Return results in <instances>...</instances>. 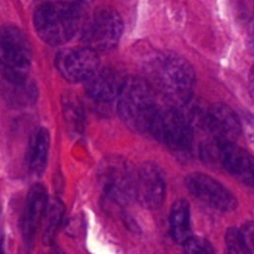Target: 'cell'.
I'll use <instances>...</instances> for the list:
<instances>
[{"label": "cell", "instance_id": "6da1fadb", "mask_svg": "<svg viewBox=\"0 0 254 254\" xmlns=\"http://www.w3.org/2000/svg\"><path fill=\"white\" fill-rule=\"evenodd\" d=\"M145 81L171 107H185L192 97L196 76L191 64L174 54H158L144 67Z\"/></svg>", "mask_w": 254, "mask_h": 254}, {"label": "cell", "instance_id": "7a4b0ae2", "mask_svg": "<svg viewBox=\"0 0 254 254\" xmlns=\"http://www.w3.org/2000/svg\"><path fill=\"white\" fill-rule=\"evenodd\" d=\"M34 25L40 39L51 46L68 42L82 26V6L73 1H47L37 6Z\"/></svg>", "mask_w": 254, "mask_h": 254}, {"label": "cell", "instance_id": "3957f363", "mask_svg": "<svg viewBox=\"0 0 254 254\" xmlns=\"http://www.w3.org/2000/svg\"><path fill=\"white\" fill-rule=\"evenodd\" d=\"M117 101L119 117L128 128L135 131H149L159 108L154 91L145 79L126 77Z\"/></svg>", "mask_w": 254, "mask_h": 254}, {"label": "cell", "instance_id": "277c9868", "mask_svg": "<svg viewBox=\"0 0 254 254\" xmlns=\"http://www.w3.org/2000/svg\"><path fill=\"white\" fill-rule=\"evenodd\" d=\"M31 46L24 32L15 26L0 27V74L4 81L19 82L29 78Z\"/></svg>", "mask_w": 254, "mask_h": 254}, {"label": "cell", "instance_id": "5b68a950", "mask_svg": "<svg viewBox=\"0 0 254 254\" xmlns=\"http://www.w3.org/2000/svg\"><path fill=\"white\" fill-rule=\"evenodd\" d=\"M99 185L106 196L117 203L126 205L135 198L136 170L130 161L122 156H107L97 170Z\"/></svg>", "mask_w": 254, "mask_h": 254}, {"label": "cell", "instance_id": "8992f818", "mask_svg": "<svg viewBox=\"0 0 254 254\" xmlns=\"http://www.w3.org/2000/svg\"><path fill=\"white\" fill-rule=\"evenodd\" d=\"M81 41L92 51H109L118 45L123 32L121 15L111 7L97 10L82 25Z\"/></svg>", "mask_w": 254, "mask_h": 254}, {"label": "cell", "instance_id": "52a82bcc", "mask_svg": "<svg viewBox=\"0 0 254 254\" xmlns=\"http://www.w3.org/2000/svg\"><path fill=\"white\" fill-rule=\"evenodd\" d=\"M149 131L176 153L186 154L191 150L193 128L179 108L158 109Z\"/></svg>", "mask_w": 254, "mask_h": 254}, {"label": "cell", "instance_id": "ba28073f", "mask_svg": "<svg viewBox=\"0 0 254 254\" xmlns=\"http://www.w3.org/2000/svg\"><path fill=\"white\" fill-rule=\"evenodd\" d=\"M186 188L203 203L221 212H231L237 208V198L227 188L202 173H192L186 176Z\"/></svg>", "mask_w": 254, "mask_h": 254}, {"label": "cell", "instance_id": "9c48e42d", "mask_svg": "<svg viewBox=\"0 0 254 254\" xmlns=\"http://www.w3.org/2000/svg\"><path fill=\"white\" fill-rule=\"evenodd\" d=\"M200 124L205 127L213 140L220 144L236 143L242 129L237 114L222 103L203 109Z\"/></svg>", "mask_w": 254, "mask_h": 254}, {"label": "cell", "instance_id": "30bf717a", "mask_svg": "<svg viewBox=\"0 0 254 254\" xmlns=\"http://www.w3.org/2000/svg\"><path fill=\"white\" fill-rule=\"evenodd\" d=\"M57 69L69 82H86L99 67L98 54L88 47H72L59 52Z\"/></svg>", "mask_w": 254, "mask_h": 254}, {"label": "cell", "instance_id": "8fae6325", "mask_svg": "<svg viewBox=\"0 0 254 254\" xmlns=\"http://www.w3.org/2000/svg\"><path fill=\"white\" fill-rule=\"evenodd\" d=\"M166 193L165 179L159 166L145 163L136 171L135 198L143 207L158 210L164 202Z\"/></svg>", "mask_w": 254, "mask_h": 254}, {"label": "cell", "instance_id": "7c38bea8", "mask_svg": "<svg viewBox=\"0 0 254 254\" xmlns=\"http://www.w3.org/2000/svg\"><path fill=\"white\" fill-rule=\"evenodd\" d=\"M47 203L49 202H47V192L45 186L41 184L32 185L27 193L26 205L21 220L22 237L29 248L34 246L35 236L46 212Z\"/></svg>", "mask_w": 254, "mask_h": 254}, {"label": "cell", "instance_id": "4fadbf2b", "mask_svg": "<svg viewBox=\"0 0 254 254\" xmlns=\"http://www.w3.org/2000/svg\"><path fill=\"white\" fill-rule=\"evenodd\" d=\"M216 158L228 173L252 188L253 160L246 149L241 148L236 143L218 144Z\"/></svg>", "mask_w": 254, "mask_h": 254}, {"label": "cell", "instance_id": "5bb4252c", "mask_svg": "<svg viewBox=\"0 0 254 254\" xmlns=\"http://www.w3.org/2000/svg\"><path fill=\"white\" fill-rule=\"evenodd\" d=\"M126 77L113 68L97 69L86 81V92L97 102H112L117 99Z\"/></svg>", "mask_w": 254, "mask_h": 254}, {"label": "cell", "instance_id": "9a60e30c", "mask_svg": "<svg viewBox=\"0 0 254 254\" xmlns=\"http://www.w3.org/2000/svg\"><path fill=\"white\" fill-rule=\"evenodd\" d=\"M0 92L5 102L15 108L32 106L37 101V86L31 78L19 82H7L1 79Z\"/></svg>", "mask_w": 254, "mask_h": 254}, {"label": "cell", "instance_id": "2e32d148", "mask_svg": "<svg viewBox=\"0 0 254 254\" xmlns=\"http://www.w3.org/2000/svg\"><path fill=\"white\" fill-rule=\"evenodd\" d=\"M50 149V134L46 128H39L34 131L27 145L26 164L29 170L35 175H41L47 165Z\"/></svg>", "mask_w": 254, "mask_h": 254}, {"label": "cell", "instance_id": "e0dca14e", "mask_svg": "<svg viewBox=\"0 0 254 254\" xmlns=\"http://www.w3.org/2000/svg\"><path fill=\"white\" fill-rule=\"evenodd\" d=\"M170 233L173 240L180 245L192 237L190 205L188 201L179 200L173 205L170 212Z\"/></svg>", "mask_w": 254, "mask_h": 254}, {"label": "cell", "instance_id": "ac0fdd59", "mask_svg": "<svg viewBox=\"0 0 254 254\" xmlns=\"http://www.w3.org/2000/svg\"><path fill=\"white\" fill-rule=\"evenodd\" d=\"M62 108L66 126L72 135L77 136L83 133L84 114L83 107L76 96L67 93L62 97Z\"/></svg>", "mask_w": 254, "mask_h": 254}, {"label": "cell", "instance_id": "d6986e66", "mask_svg": "<svg viewBox=\"0 0 254 254\" xmlns=\"http://www.w3.org/2000/svg\"><path fill=\"white\" fill-rule=\"evenodd\" d=\"M64 212V203L60 200H52L51 202L47 203L46 212H45V228L44 235H42V241L46 246H51L54 243L55 235L60 227V223L62 221V216Z\"/></svg>", "mask_w": 254, "mask_h": 254}, {"label": "cell", "instance_id": "ffe728a7", "mask_svg": "<svg viewBox=\"0 0 254 254\" xmlns=\"http://www.w3.org/2000/svg\"><path fill=\"white\" fill-rule=\"evenodd\" d=\"M226 246L228 254H253L241 238L240 231L235 227H231L226 233Z\"/></svg>", "mask_w": 254, "mask_h": 254}, {"label": "cell", "instance_id": "44dd1931", "mask_svg": "<svg viewBox=\"0 0 254 254\" xmlns=\"http://www.w3.org/2000/svg\"><path fill=\"white\" fill-rule=\"evenodd\" d=\"M184 254H215V251L207 240L192 236L184 243Z\"/></svg>", "mask_w": 254, "mask_h": 254}, {"label": "cell", "instance_id": "7402d4cb", "mask_svg": "<svg viewBox=\"0 0 254 254\" xmlns=\"http://www.w3.org/2000/svg\"><path fill=\"white\" fill-rule=\"evenodd\" d=\"M0 254H5L4 253V240L0 238Z\"/></svg>", "mask_w": 254, "mask_h": 254}, {"label": "cell", "instance_id": "603a6c76", "mask_svg": "<svg viewBox=\"0 0 254 254\" xmlns=\"http://www.w3.org/2000/svg\"><path fill=\"white\" fill-rule=\"evenodd\" d=\"M57 254H66V253H64V252H61V251H60V252L57 253Z\"/></svg>", "mask_w": 254, "mask_h": 254}]
</instances>
